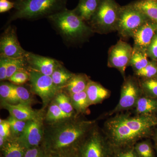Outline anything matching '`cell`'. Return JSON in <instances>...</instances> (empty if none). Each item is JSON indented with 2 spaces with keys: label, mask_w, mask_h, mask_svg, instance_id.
<instances>
[{
  "label": "cell",
  "mask_w": 157,
  "mask_h": 157,
  "mask_svg": "<svg viewBox=\"0 0 157 157\" xmlns=\"http://www.w3.org/2000/svg\"><path fill=\"white\" fill-rule=\"evenodd\" d=\"M97 124L79 116L56 123L45 124L42 145L48 155L76 152L88 133Z\"/></svg>",
  "instance_id": "cell-1"
},
{
  "label": "cell",
  "mask_w": 157,
  "mask_h": 157,
  "mask_svg": "<svg viewBox=\"0 0 157 157\" xmlns=\"http://www.w3.org/2000/svg\"><path fill=\"white\" fill-rule=\"evenodd\" d=\"M157 125L155 116L117 113L107 119L102 129L114 149L134 147L138 140L151 135Z\"/></svg>",
  "instance_id": "cell-2"
},
{
  "label": "cell",
  "mask_w": 157,
  "mask_h": 157,
  "mask_svg": "<svg viewBox=\"0 0 157 157\" xmlns=\"http://www.w3.org/2000/svg\"><path fill=\"white\" fill-rule=\"evenodd\" d=\"M47 19L68 45L85 42L94 33L90 26L78 17L73 10L65 9Z\"/></svg>",
  "instance_id": "cell-3"
},
{
  "label": "cell",
  "mask_w": 157,
  "mask_h": 157,
  "mask_svg": "<svg viewBox=\"0 0 157 157\" xmlns=\"http://www.w3.org/2000/svg\"><path fill=\"white\" fill-rule=\"evenodd\" d=\"M68 0H14V11L8 21L17 19L35 21L48 17L67 9Z\"/></svg>",
  "instance_id": "cell-4"
},
{
  "label": "cell",
  "mask_w": 157,
  "mask_h": 157,
  "mask_svg": "<svg viewBox=\"0 0 157 157\" xmlns=\"http://www.w3.org/2000/svg\"><path fill=\"white\" fill-rule=\"evenodd\" d=\"M121 7L115 0H100L88 22L94 33L106 34L117 31Z\"/></svg>",
  "instance_id": "cell-5"
},
{
  "label": "cell",
  "mask_w": 157,
  "mask_h": 157,
  "mask_svg": "<svg viewBox=\"0 0 157 157\" xmlns=\"http://www.w3.org/2000/svg\"><path fill=\"white\" fill-rule=\"evenodd\" d=\"M114 149L96 124L88 133L77 151V157H113Z\"/></svg>",
  "instance_id": "cell-6"
},
{
  "label": "cell",
  "mask_w": 157,
  "mask_h": 157,
  "mask_svg": "<svg viewBox=\"0 0 157 157\" xmlns=\"http://www.w3.org/2000/svg\"><path fill=\"white\" fill-rule=\"evenodd\" d=\"M148 18L133 4L121 7L117 31L124 38L132 37L136 30Z\"/></svg>",
  "instance_id": "cell-7"
},
{
  "label": "cell",
  "mask_w": 157,
  "mask_h": 157,
  "mask_svg": "<svg viewBox=\"0 0 157 157\" xmlns=\"http://www.w3.org/2000/svg\"><path fill=\"white\" fill-rule=\"evenodd\" d=\"M143 95L139 78L134 76L125 77L121 90L119 101L109 115L135 108L138 100Z\"/></svg>",
  "instance_id": "cell-8"
},
{
  "label": "cell",
  "mask_w": 157,
  "mask_h": 157,
  "mask_svg": "<svg viewBox=\"0 0 157 157\" xmlns=\"http://www.w3.org/2000/svg\"><path fill=\"white\" fill-rule=\"evenodd\" d=\"M29 73L31 92L41 98L42 109H45L61 90L55 85L51 76L33 70H29Z\"/></svg>",
  "instance_id": "cell-9"
},
{
  "label": "cell",
  "mask_w": 157,
  "mask_h": 157,
  "mask_svg": "<svg viewBox=\"0 0 157 157\" xmlns=\"http://www.w3.org/2000/svg\"><path fill=\"white\" fill-rule=\"evenodd\" d=\"M45 114L27 121L24 132L17 138L27 149L42 145L44 137Z\"/></svg>",
  "instance_id": "cell-10"
},
{
  "label": "cell",
  "mask_w": 157,
  "mask_h": 157,
  "mask_svg": "<svg viewBox=\"0 0 157 157\" xmlns=\"http://www.w3.org/2000/svg\"><path fill=\"white\" fill-rule=\"evenodd\" d=\"M28 52L21 45L16 28L8 25L0 37V56L11 59L21 58Z\"/></svg>",
  "instance_id": "cell-11"
},
{
  "label": "cell",
  "mask_w": 157,
  "mask_h": 157,
  "mask_svg": "<svg viewBox=\"0 0 157 157\" xmlns=\"http://www.w3.org/2000/svg\"><path fill=\"white\" fill-rule=\"evenodd\" d=\"M133 48L127 42L120 40L113 45L108 52L107 66L115 68L125 78V70L128 66Z\"/></svg>",
  "instance_id": "cell-12"
},
{
  "label": "cell",
  "mask_w": 157,
  "mask_h": 157,
  "mask_svg": "<svg viewBox=\"0 0 157 157\" xmlns=\"http://www.w3.org/2000/svg\"><path fill=\"white\" fill-rule=\"evenodd\" d=\"M29 71L33 70L44 75L51 76L58 67L63 64L56 59L28 52L25 57Z\"/></svg>",
  "instance_id": "cell-13"
},
{
  "label": "cell",
  "mask_w": 157,
  "mask_h": 157,
  "mask_svg": "<svg viewBox=\"0 0 157 157\" xmlns=\"http://www.w3.org/2000/svg\"><path fill=\"white\" fill-rule=\"evenodd\" d=\"M157 33V23L148 20L138 28L133 34V47L147 52L149 45Z\"/></svg>",
  "instance_id": "cell-14"
},
{
  "label": "cell",
  "mask_w": 157,
  "mask_h": 157,
  "mask_svg": "<svg viewBox=\"0 0 157 157\" xmlns=\"http://www.w3.org/2000/svg\"><path fill=\"white\" fill-rule=\"evenodd\" d=\"M1 106L9 111L10 116L19 120L27 121L34 119L45 114L44 109L36 110L31 107L21 104H9L1 101Z\"/></svg>",
  "instance_id": "cell-15"
},
{
  "label": "cell",
  "mask_w": 157,
  "mask_h": 157,
  "mask_svg": "<svg viewBox=\"0 0 157 157\" xmlns=\"http://www.w3.org/2000/svg\"><path fill=\"white\" fill-rule=\"evenodd\" d=\"M90 105L101 104L110 96V91L99 82L90 80L86 90Z\"/></svg>",
  "instance_id": "cell-16"
},
{
  "label": "cell",
  "mask_w": 157,
  "mask_h": 157,
  "mask_svg": "<svg viewBox=\"0 0 157 157\" xmlns=\"http://www.w3.org/2000/svg\"><path fill=\"white\" fill-rule=\"evenodd\" d=\"M1 157H24L27 149L17 138L11 137L0 147Z\"/></svg>",
  "instance_id": "cell-17"
},
{
  "label": "cell",
  "mask_w": 157,
  "mask_h": 157,
  "mask_svg": "<svg viewBox=\"0 0 157 157\" xmlns=\"http://www.w3.org/2000/svg\"><path fill=\"white\" fill-rule=\"evenodd\" d=\"M90 80L89 77L84 73H75L62 90L69 95L84 91Z\"/></svg>",
  "instance_id": "cell-18"
},
{
  "label": "cell",
  "mask_w": 157,
  "mask_h": 157,
  "mask_svg": "<svg viewBox=\"0 0 157 157\" xmlns=\"http://www.w3.org/2000/svg\"><path fill=\"white\" fill-rule=\"evenodd\" d=\"M100 0H79L73 9L77 15L85 22H89L98 9Z\"/></svg>",
  "instance_id": "cell-19"
},
{
  "label": "cell",
  "mask_w": 157,
  "mask_h": 157,
  "mask_svg": "<svg viewBox=\"0 0 157 157\" xmlns=\"http://www.w3.org/2000/svg\"><path fill=\"white\" fill-rule=\"evenodd\" d=\"M135 108L136 115L155 116L157 112V99L143 95L137 101Z\"/></svg>",
  "instance_id": "cell-20"
},
{
  "label": "cell",
  "mask_w": 157,
  "mask_h": 157,
  "mask_svg": "<svg viewBox=\"0 0 157 157\" xmlns=\"http://www.w3.org/2000/svg\"><path fill=\"white\" fill-rule=\"evenodd\" d=\"M133 4L148 19L157 23V1L139 0Z\"/></svg>",
  "instance_id": "cell-21"
},
{
  "label": "cell",
  "mask_w": 157,
  "mask_h": 157,
  "mask_svg": "<svg viewBox=\"0 0 157 157\" xmlns=\"http://www.w3.org/2000/svg\"><path fill=\"white\" fill-rule=\"evenodd\" d=\"M71 103L76 115L86 114L90 106L86 91L77 94L70 95Z\"/></svg>",
  "instance_id": "cell-22"
},
{
  "label": "cell",
  "mask_w": 157,
  "mask_h": 157,
  "mask_svg": "<svg viewBox=\"0 0 157 157\" xmlns=\"http://www.w3.org/2000/svg\"><path fill=\"white\" fill-rule=\"evenodd\" d=\"M74 74L75 73L70 72L62 64L54 71L51 76L55 85L62 90L69 83Z\"/></svg>",
  "instance_id": "cell-23"
},
{
  "label": "cell",
  "mask_w": 157,
  "mask_h": 157,
  "mask_svg": "<svg viewBox=\"0 0 157 157\" xmlns=\"http://www.w3.org/2000/svg\"><path fill=\"white\" fill-rule=\"evenodd\" d=\"M70 117L63 112L54 101H52L48 106L47 112L44 117V123L46 124L56 123Z\"/></svg>",
  "instance_id": "cell-24"
},
{
  "label": "cell",
  "mask_w": 157,
  "mask_h": 157,
  "mask_svg": "<svg viewBox=\"0 0 157 157\" xmlns=\"http://www.w3.org/2000/svg\"><path fill=\"white\" fill-rule=\"evenodd\" d=\"M133 52L129 62L128 66H131L134 72L142 70L148 63L149 60L146 52L133 47Z\"/></svg>",
  "instance_id": "cell-25"
},
{
  "label": "cell",
  "mask_w": 157,
  "mask_h": 157,
  "mask_svg": "<svg viewBox=\"0 0 157 157\" xmlns=\"http://www.w3.org/2000/svg\"><path fill=\"white\" fill-rule=\"evenodd\" d=\"M53 101L56 102L62 111L70 117L77 116L74 110L70 96L63 91H60L55 97Z\"/></svg>",
  "instance_id": "cell-26"
},
{
  "label": "cell",
  "mask_w": 157,
  "mask_h": 157,
  "mask_svg": "<svg viewBox=\"0 0 157 157\" xmlns=\"http://www.w3.org/2000/svg\"><path fill=\"white\" fill-rule=\"evenodd\" d=\"M0 97L1 101L7 102L9 104H19L15 85L13 83L2 82L0 85Z\"/></svg>",
  "instance_id": "cell-27"
},
{
  "label": "cell",
  "mask_w": 157,
  "mask_h": 157,
  "mask_svg": "<svg viewBox=\"0 0 157 157\" xmlns=\"http://www.w3.org/2000/svg\"><path fill=\"white\" fill-rule=\"evenodd\" d=\"M139 80L143 95L157 99V76Z\"/></svg>",
  "instance_id": "cell-28"
},
{
  "label": "cell",
  "mask_w": 157,
  "mask_h": 157,
  "mask_svg": "<svg viewBox=\"0 0 157 157\" xmlns=\"http://www.w3.org/2000/svg\"><path fill=\"white\" fill-rule=\"evenodd\" d=\"M21 70L29 71L25 57L18 59H11L8 66L6 80H9L14 73Z\"/></svg>",
  "instance_id": "cell-29"
},
{
  "label": "cell",
  "mask_w": 157,
  "mask_h": 157,
  "mask_svg": "<svg viewBox=\"0 0 157 157\" xmlns=\"http://www.w3.org/2000/svg\"><path fill=\"white\" fill-rule=\"evenodd\" d=\"M135 76L140 78H152L157 76V60H151L142 70L135 72Z\"/></svg>",
  "instance_id": "cell-30"
},
{
  "label": "cell",
  "mask_w": 157,
  "mask_h": 157,
  "mask_svg": "<svg viewBox=\"0 0 157 157\" xmlns=\"http://www.w3.org/2000/svg\"><path fill=\"white\" fill-rule=\"evenodd\" d=\"M14 85L19 104L31 107L33 103L34 100L29 90L23 86L15 84Z\"/></svg>",
  "instance_id": "cell-31"
},
{
  "label": "cell",
  "mask_w": 157,
  "mask_h": 157,
  "mask_svg": "<svg viewBox=\"0 0 157 157\" xmlns=\"http://www.w3.org/2000/svg\"><path fill=\"white\" fill-rule=\"evenodd\" d=\"M7 120L10 124L11 137L18 138L24 132L27 121L19 120L11 116Z\"/></svg>",
  "instance_id": "cell-32"
},
{
  "label": "cell",
  "mask_w": 157,
  "mask_h": 157,
  "mask_svg": "<svg viewBox=\"0 0 157 157\" xmlns=\"http://www.w3.org/2000/svg\"><path fill=\"white\" fill-rule=\"evenodd\" d=\"M135 150L138 157H153L151 147L146 141L138 143L135 145Z\"/></svg>",
  "instance_id": "cell-33"
},
{
  "label": "cell",
  "mask_w": 157,
  "mask_h": 157,
  "mask_svg": "<svg viewBox=\"0 0 157 157\" xmlns=\"http://www.w3.org/2000/svg\"><path fill=\"white\" fill-rule=\"evenodd\" d=\"M29 71L21 70L14 73L8 80L13 84L21 85L29 81Z\"/></svg>",
  "instance_id": "cell-34"
},
{
  "label": "cell",
  "mask_w": 157,
  "mask_h": 157,
  "mask_svg": "<svg viewBox=\"0 0 157 157\" xmlns=\"http://www.w3.org/2000/svg\"><path fill=\"white\" fill-rule=\"evenodd\" d=\"M113 157H138L135 150V146L114 149Z\"/></svg>",
  "instance_id": "cell-35"
},
{
  "label": "cell",
  "mask_w": 157,
  "mask_h": 157,
  "mask_svg": "<svg viewBox=\"0 0 157 157\" xmlns=\"http://www.w3.org/2000/svg\"><path fill=\"white\" fill-rule=\"evenodd\" d=\"M49 156L42 145L27 149L24 157H49Z\"/></svg>",
  "instance_id": "cell-36"
},
{
  "label": "cell",
  "mask_w": 157,
  "mask_h": 157,
  "mask_svg": "<svg viewBox=\"0 0 157 157\" xmlns=\"http://www.w3.org/2000/svg\"><path fill=\"white\" fill-rule=\"evenodd\" d=\"M11 59L0 56V80L1 81L6 80L7 70Z\"/></svg>",
  "instance_id": "cell-37"
},
{
  "label": "cell",
  "mask_w": 157,
  "mask_h": 157,
  "mask_svg": "<svg viewBox=\"0 0 157 157\" xmlns=\"http://www.w3.org/2000/svg\"><path fill=\"white\" fill-rule=\"evenodd\" d=\"M0 137H4L6 140L11 137V128L7 120H0Z\"/></svg>",
  "instance_id": "cell-38"
},
{
  "label": "cell",
  "mask_w": 157,
  "mask_h": 157,
  "mask_svg": "<svg viewBox=\"0 0 157 157\" xmlns=\"http://www.w3.org/2000/svg\"><path fill=\"white\" fill-rule=\"evenodd\" d=\"M148 57L152 60H157V33L155 35L147 50Z\"/></svg>",
  "instance_id": "cell-39"
},
{
  "label": "cell",
  "mask_w": 157,
  "mask_h": 157,
  "mask_svg": "<svg viewBox=\"0 0 157 157\" xmlns=\"http://www.w3.org/2000/svg\"><path fill=\"white\" fill-rule=\"evenodd\" d=\"M14 2L9 0H0V13L7 12L14 8Z\"/></svg>",
  "instance_id": "cell-40"
},
{
  "label": "cell",
  "mask_w": 157,
  "mask_h": 157,
  "mask_svg": "<svg viewBox=\"0 0 157 157\" xmlns=\"http://www.w3.org/2000/svg\"><path fill=\"white\" fill-rule=\"evenodd\" d=\"M49 157H77L76 152L69 153L56 154L49 155Z\"/></svg>",
  "instance_id": "cell-41"
},
{
  "label": "cell",
  "mask_w": 157,
  "mask_h": 157,
  "mask_svg": "<svg viewBox=\"0 0 157 157\" xmlns=\"http://www.w3.org/2000/svg\"><path fill=\"white\" fill-rule=\"evenodd\" d=\"M156 140L157 143V135H156Z\"/></svg>",
  "instance_id": "cell-42"
},
{
  "label": "cell",
  "mask_w": 157,
  "mask_h": 157,
  "mask_svg": "<svg viewBox=\"0 0 157 157\" xmlns=\"http://www.w3.org/2000/svg\"><path fill=\"white\" fill-rule=\"evenodd\" d=\"M153 1H157V0H153Z\"/></svg>",
  "instance_id": "cell-43"
}]
</instances>
